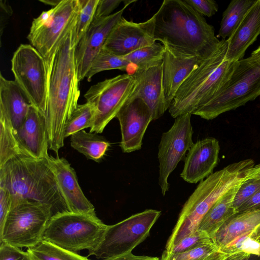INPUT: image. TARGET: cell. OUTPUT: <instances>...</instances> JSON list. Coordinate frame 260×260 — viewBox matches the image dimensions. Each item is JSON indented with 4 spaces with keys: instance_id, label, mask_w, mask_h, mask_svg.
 I'll use <instances>...</instances> for the list:
<instances>
[{
    "instance_id": "4dcf8cb0",
    "label": "cell",
    "mask_w": 260,
    "mask_h": 260,
    "mask_svg": "<svg viewBox=\"0 0 260 260\" xmlns=\"http://www.w3.org/2000/svg\"><path fill=\"white\" fill-rule=\"evenodd\" d=\"M23 154L8 118L0 114V168L13 157Z\"/></svg>"
},
{
    "instance_id": "277c9868",
    "label": "cell",
    "mask_w": 260,
    "mask_h": 260,
    "mask_svg": "<svg viewBox=\"0 0 260 260\" xmlns=\"http://www.w3.org/2000/svg\"><path fill=\"white\" fill-rule=\"evenodd\" d=\"M254 166L252 159L241 160L213 173L200 181L184 204L165 250H169L183 238L195 233L211 207L228 191L241 184L247 171Z\"/></svg>"
},
{
    "instance_id": "bcb514c9",
    "label": "cell",
    "mask_w": 260,
    "mask_h": 260,
    "mask_svg": "<svg viewBox=\"0 0 260 260\" xmlns=\"http://www.w3.org/2000/svg\"><path fill=\"white\" fill-rule=\"evenodd\" d=\"M256 179L260 180V164L249 169L246 175L245 179Z\"/></svg>"
},
{
    "instance_id": "60d3db41",
    "label": "cell",
    "mask_w": 260,
    "mask_h": 260,
    "mask_svg": "<svg viewBox=\"0 0 260 260\" xmlns=\"http://www.w3.org/2000/svg\"><path fill=\"white\" fill-rule=\"evenodd\" d=\"M123 2L122 0H99L94 18L106 17Z\"/></svg>"
},
{
    "instance_id": "f35d334b",
    "label": "cell",
    "mask_w": 260,
    "mask_h": 260,
    "mask_svg": "<svg viewBox=\"0 0 260 260\" xmlns=\"http://www.w3.org/2000/svg\"><path fill=\"white\" fill-rule=\"evenodd\" d=\"M194 10L202 15L210 17L218 11V6L213 0H185Z\"/></svg>"
},
{
    "instance_id": "7c38bea8",
    "label": "cell",
    "mask_w": 260,
    "mask_h": 260,
    "mask_svg": "<svg viewBox=\"0 0 260 260\" xmlns=\"http://www.w3.org/2000/svg\"><path fill=\"white\" fill-rule=\"evenodd\" d=\"M11 71L31 105L45 116L47 70L44 57L32 45L21 44L13 54Z\"/></svg>"
},
{
    "instance_id": "7a4b0ae2",
    "label": "cell",
    "mask_w": 260,
    "mask_h": 260,
    "mask_svg": "<svg viewBox=\"0 0 260 260\" xmlns=\"http://www.w3.org/2000/svg\"><path fill=\"white\" fill-rule=\"evenodd\" d=\"M155 16V41L205 59L219 47L214 27L185 0H165Z\"/></svg>"
},
{
    "instance_id": "8992f818",
    "label": "cell",
    "mask_w": 260,
    "mask_h": 260,
    "mask_svg": "<svg viewBox=\"0 0 260 260\" xmlns=\"http://www.w3.org/2000/svg\"><path fill=\"white\" fill-rule=\"evenodd\" d=\"M260 95V46L247 58L238 61L226 84L211 100L192 114L206 120L234 110Z\"/></svg>"
},
{
    "instance_id": "ffe728a7",
    "label": "cell",
    "mask_w": 260,
    "mask_h": 260,
    "mask_svg": "<svg viewBox=\"0 0 260 260\" xmlns=\"http://www.w3.org/2000/svg\"><path fill=\"white\" fill-rule=\"evenodd\" d=\"M16 136L24 155L36 158L48 157L49 140L45 116L31 106Z\"/></svg>"
},
{
    "instance_id": "e575fe53",
    "label": "cell",
    "mask_w": 260,
    "mask_h": 260,
    "mask_svg": "<svg viewBox=\"0 0 260 260\" xmlns=\"http://www.w3.org/2000/svg\"><path fill=\"white\" fill-rule=\"evenodd\" d=\"M99 0H79V8L74 28L75 47L92 23Z\"/></svg>"
},
{
    "instance_id": "6da1fadb",
    "label": "cell",
    "mask_w": 260,
    "mask_h": 260,
    "mask_svg": "<svg viewBox=\"0 0 260 260\" xmlns=\"http://www.w3.org/2000/svg\"><path fill=\"white\" fill-rule=\"evenodd\" d=\"M75 23L50 57L45 59L47 70L45 117L49 149L57 154L64 145L66 123L77 107L80 94L75 60Z\"/></svg>"
},
{
    "instance_id": "4fadbf2b",
    "label": "cell",
    "mask_w": 260,
    "mask_h": 260,
    "mask_svg": "<svg viewBox=\"0 0 260 260\" xmlns=\"http://www.w3.org/2000/svg\"><path fill=\"white\" fill-rule=\"evenodd\" d=\"M190 113L175 118L171 127L163 133L158 146V183L165 196L169 189L168 178L193 144Z\"/></svg>"
},
{
    "instance_id": "836d02e7",
    "label": "cell",
    "mask_w": 260,
    "mask_h": 260,
    "mask_svg": "<svg viewBox=\"0 0 260 260\" xmlns=\"http://www.w3.org/2000/svg\"><path fill=\"white\" fill-rule=\"evenodd\" d=\"M94 115V110L89 104H78L66 123L64 138L85 128H90L93 124Z\"/></svg>"
},
{
    "instance_id": "d4e9b609",
    "label": "cell",
    "mask_w": 260,
    "mask_h": 260,
    "mask_svg": "<svg viewBox=\"0 0 260 260\" xmlns=\"http://www.w3.org/2000/svg\"><path fill=\"white\" fill-rule=\"evenodd\" d=\"M240 185L232 188L216 201L203 218L197 230L206 233L212 240L219 228L237 213L234 200Z\"/></svg>"
},
{
    "instance_id": "ac0fdd59",
    "label": "cell",
    "mask_w": 260,
    "mask_h": 260,
    "mask_svg": "<svg viewBox=\"0 0 260 260\" xmlns=\"http://www.w3.org/2000/svg\"><path fill=\"white\" fill-rule=\"evenodd\" d=\"M48 158L70 212L97 217L94 207L84 195L70 164L63 157Z\"/></svg>"
},
{
    "instance_id": "9c48e42d",
    "label": "cell",
    "mask_w": 260,
    "mask_h": 260,
    "mask_svg": "<svg viewBox=\"0 0 260 260\" xmlns=\"http://www.w3.org/2000/svg\"><path fill=\"white\" fill-rule=\"evenodd\" d=\"M160 214V211L147 209L108 225L100 244L88 256L103 259L132 252L149 236Z\"/></svg>"
},
{
    "instance_id": "5b68a950",
    "label": "cell",
    "mask_w": 260,
    "mask_h": 260,
    "mask_svg": "<svg viewBox=\"0 0 260 260\" xmlns=\"http://www.w3.org/2000/svg\"><path fill=\"white\" fill-rule=\"evenodd\" d=\"M227 39H222L218 48L194 70L177 91L169 108L173 118L192 114L215 97L226 84L237 61L224 60Z\"/></svg>"
},
{
    "instance_id": "3957f363",
    "label": "cell",
    "mask_w": 260,
    "mask_h": 260,
    "mask_svg": "<svg viewBox=\"0 0 260 260\" xmlns=\"http://www.w3.org/2000/svg\"><path fill=\"white\" fill-rule=\"evenodd\" d=\"M0 185L12 201L27 200L49 207L53 216L70 212L49 159L17 155L0 168Z\"/></svg>"
},
{
    "instance_id": "cb8c5ba5",
    "label": "cell",
    "mask_w": 260,
    "mask_h": 260,
    "mask_svg": "<svg viewBox=\"0 0 260 260\" xmlns=\"http://www.w3.org/2000/svg\"><path fill=\"white\" fill-rule=\"evenodd\" d=\"M260 226V208L239 212L217 231L212 242L222 249L237 237Z\"/></svg>"
},
{
    "instance_id": "e0dca14e",
    "label": "cell",
    "mask_w": 260,
    "mask_h": 260,
    "mask_svg": "<svg viewBox=\"0 0 260 260\" xmlns=\"http://www.w3.org/2000/svg\"><path fill=\"white\" fill-rule=\"evenodd\" d=\"M163 45L165 52L162 59V85L165 102L169 109L181 85L205 59Z\"/></svg>"
},
{
    "instance_id": "d6a6232c",
    "label": "cell",
    "mask_w": 260,
    "mask_h": 260,
    "mask_svg": "<svg viewBox=\"0 0 260 260\" xmlns=\"http://www.w3.org/2000/svg\"><path fill=\"white\" fill-rule=\"evenodd\" d=\"M220 250L230 255L239 252L260 255V226L237 237Z\"/></svg>"
},
{
    "instance_id": "ab89813d",
    "label": "cell",
    "mask_w": 260,
    "mask_h": 260,
    "mask_svg": "<svg viewBox=\"0 0 260 260\" xmlns=\"http://www.w3.org/2000/svg\"><path fill=\"white\" fill-rule=\"evenodd\" d=\"M12 197L9 190L0 185V229L2 228L11 210Z\"/></svg>"
},
{
    "instance_id": "8d00e7d4",
    "label": "cell",
    "mask_w": 260,
    "mask_h": 260,
    "mask_svg": "<svg viewBox=\"0 0 260 260\" xmlns=\"http://www.w3.org/2000/svg\"><path fill=\"white\" fill-rule=\"evenodd\" d=\"M211 241L206 233L197 230L193 234L183 238L169 250L164 251L170 253L182 252Z\"/></svg>"
},
{
    "instance_id": "7dc6e473",
    "label": "cell",
    "mask_w": 260,
    "mask_h": 260,
    "mask_svg": "<svg viewBox=\"0 0 260 260\" xmlns=\"http://www.w3.org/2000/svg\"><path fill=\"white\" fill-rule=\"evenodd\" d=\"M61 1L62 0H39L40 2L46 5H49L53 6V7L57 6L61 2Z\"/></svg>"
},
{
    "instance_id": "83f0119b",
    "label": "cell",
    "mask_w": 260,
    "mask_h": 260,
    "mask_svg": "<svg viewBox=\"0 0 260 260\" xmlns=\"http://www.w3.org/2000/svg\"><path fill=\"white\" fill-rule=\"evenodd\" d=\"M111 70H120L129 75H134L136 72L134 67L122 56H117L103 47L93 60L85 77L90 82L95 74Z\"/></svg>"
},
{
    "instance_id": "7402d4cb",
    "label": "cell",
    "mask_w": 260,
    "mask_h": 260,
    "mask_svg": "<svg viewBox=\"0 0 260 260\" xmlns=\"http://www.w3.org/2000/svg\"><path fill=\"white\" fill-rule=\"evenodd\" d=\"M260 35V0L248 11L233 34L227 39L224 60L237 61L244 56L247 49Z\"/></svg>"
},
{
    "instance_id": "d6986e66",
    "label": "cell",
    "mask_w": 260,
    "mask_h": 260,
    "mask_svg": "<svg viewBox=\"0 0 260 260\" xmlns=\"http://www.w3.org/2000/svg\"><path fill=\"white\" fill-rule=\"evenodd\" d=\"M220 146L214 138H206L193 143L185 158L180 174L186 182L196 183L213 173L219 160Z\"/></svg>"
},
{
    "instance_id": "484cf974",
    "label": "cell",
    "mask_w": 260,
    "mask_h": 260,
    "mask_svg": "<svg viewBox=\"0 0 260 260\" xmlns=\"http://www.w3.org/2000/svg\"><path fill=\"white\" fill-rule=\"evenodd\" d=\"M71 137V146L87 158L98 161L105 154L110 143L98 134L80 131Z\"/></svg>"
},
{
    "instance_id": "74e56055",
    "label": "cell",
    "mask_w": 260,
    "mask_h": 260,
    "mask_svg": "<svg viewBox=\"0 0 260 260\" xmlns=\"http://www.w3.org/2000/svg\"><path fill=\"white\" fill-rule=\"evenodd\" d=\"M0 260H31L29 254L20 248L5 242L0 243Z\"/></svg>"
},
{
    "instance_id": "9a60e30c",
    "label": "cell",
    "mask_w": 260,
    "mask_h": 260,
    "mask_svg": "<svg viewBox=\"0 0 260 260\" xmlns=\"http://www.w3.org/2000/svg\"><path fill=\"white\" fill-rule=\"evenodd\" d=\"M154 28V15L139 23L127 20L122 16L111 31L103 48L119 56L126 55L156 42Z\"/></svg>"
},
{
    "instance_id": "b9f144b4",
    "label": "cell",
    "mask_w": 260,
    "mask_h": 260,
    "mask_svg": "<svg viewBox=\"0 0 260 260\" xmlns=\"http://www.w3.org/2000/svg\"><path fill=\"white\" fill-rule=\"evenodd\" d=\"M13 14L11 6L6 1H0V37L1 46V38L5 28L8 24V21Z\"/></svg>"
},
{
    "instance_id": "5bb4252c",
    "label": "cell",
    "mask_w": 260,
    "mask_h": 260,
    "mask_svg": "<svg viewBox=\"0 0 260 260\" xmlns=\"http://www.w3.org/2000/svg\"><path fill=\"white\" fill-rule=\"evenodd\" d=\"M135 2L124 1V5L119 11L106 17L93 19L75 47V65L79 81L85 78L93 60L103 48L107 37L122 17L125 9Z\"/></svg>"
},
{
    "instance_id": "44dd1931",
    "label": "cell",
    "mask_w": 260,
    "mask_h": 260,
    "mask_svg": "<svg viewBox=\"0 0 260 260\" xmlns=\"http://www.w3.org/2000/svg\"><path fill=\"white\" fill-rule=\"evenodd\" d=\"M162 62L133 75L135 85L129 100L142 99L150 108L153 120L161 117L168 109L162 90Z\"/></svg>"
},
{
    "instance_id": "f6af8a7d",
    "label": "cell",
    "mask_w": 260,
    "mask_h": 260,
    "mask_svg": "<svg viewBox=\"0 0 260 260\" xmlns=\"http://www.w3.org/2000/svg\"><path fill=\"white\" fill-rule=\"evenodd\" d=\"M224 260H260V255L239 252L229 255Z\"/></svg>"
},
{
    "instance_id": "4316f807",
    "label": "cell",
    "mask_w": 260,
    "mask_h": 260,
    "mask_svg": "<svg viewBox=\"0 0 260 260\" xmlns=\"http://www.w3.org/2000/svg\"><path fill=\"white\" fill-rule=\"evenodd\" d=\"M256 0H233L222 14L218 36L229 39Z\"/></svg>"
},
{
    "instance_id": "ba28073f",
    "label": "cell",
    "mask_w": 260,
    "mask_h": 260,
    "mask_svg": "<svg viewBox=\"0 0 260 260\" xmlns=\"http://www.w3.org/2000/svg\"><path fill=\"white\" fill-rule=\"evenodd\" d=\"M53 216L51 209L27 200L12 201L11 210L2 228L0 243L27 248L43 240L46 228Z\"/></svg>"
},
{
    "instance_id": "f1b7e54d",
    "label": "cell",
    "mask_w": 260,
    "mask_h": 260,
    "mask_svg": "<svg viewBox=\"0 0 260 260\" xmlns=\"http://www.w3.org/2000/svg\"><path fill=\"white\" fill-rule=\"evenodd\" d=\"M164 52V45L155 42L122 57L131 63L137 72L162 63Z\"/></svg>"
},
{
    "instance_id": "8fae6325",
    "label": "cell",
    "mask_w": 260,
    "mask_h": 260,
    "mask_svg": "<svg viewBox=\"0 0 260 260\" xmlns=\"http://www.w3.org/2000/svg\"><path fill=\"white\" fill-rule=\"evenodd\" d=\"M135 85L133 75L123 74L92 85L84 95L94 110L90 132L102 133L129 99Z\"/></svg>"
},
{
    "instance_id": "30bf717a",
    "label": "cell",
    "mask_w": 260,
    "mask_h": 260,
    "mask_svg": "<svg viewBox=\"0 0 260 260\" xmlns=\"http://www.w3.org/2000/svg\"><path fill=\"white\" fill-rule=\"evenodd\" d=\"M79 8V0H62L33 19L27 38L45 59L76 22Z\"/></svg>"
},
{
    "instance_id": "603a6c76",
    "label": "cell",
    "mask_w": 260,
    "mask_h": 260,
    "mask_svg": "<svg viewBox=\"0 0 260 260\" xmlns=\"http://www.w3.org/2000/svg\"><path fill=\"white\" fill-rule=\"evenodd\" d=\"M31 104L24 91L14 80L0 74V114L8 118L16 131L22 125Z\"/></svg>"
},
{
    "instance_id": "ee69618b",
    "label": "cell",
    "mask_w": 260,
    "mask_h": 260,
    "mask_svg": "<svg viewBox=\"0 0 260 260\" xmlns=\"http://www.w3.org/2000/svg\"><path fill=\"white\" fill-rule=\"evenodd\" d=\"M101 260H160L157 257L136 255L132 252L117 256L103 258Z\"/></svg>"
},
{
    "instance_id": "f546056e",
    "label": "cell",
    "mask_w": 260,
    "mask_h": 260,
    "mask_svg": "<svg viewBox=\"0 0 260 260\" xmlns=\"http://www.w3.org/2000/svg\"><path fill=\"white\" fill-rule=\"evenodd\" d=\"M229 255L211 241L182 252L170 253L164 251L160 260H224Z\"/></svg>"
},
{
    "instance_id": "2e32d148",
    "label": "cell",
    "mask_w": 260,
    "mask_h": 260,
    "mask_svg": "<svg viewBox=\"0 0 260 260\" xmlns=\"http://www.w3.org/2000/svg\"><path fill=\"white\" fill-rule=\"evenodd\" d=\"M116 118L120 126V147L124 153L141 149L142 140L150 122L153 120L150 108L141 99L128 101L121 107Z\"/></svg>"
},
{
    "instance_id": "7bdbcfd3",
    "label": "cell",
    "mask_w": 260,
    "mask_h": 260,
    "mask_svg": "<svg viewBox=\"0 0 260 260\" xmlns=\"http://www.w3.org/2000/svg\"><path fill=\"white\" fill-rule=\"evenodd\" d=\"M260 208V189L237 210V213Z\"/></svg>"
},
{
    "instance_id": "d590c367",
    "label": "cell",
    "mask_w": 260,
    "mask_h": 260,
    "mask_svg": "<svg viewBox=\"0 0 260 260\" xmlns=\"http://www.w3.org/2000/svg\"><path fill=\"white\" fill-rule=\"evenodd\" d=\"M260 189V180L245 179L240 184L235 196L234 207L238 209Z\"/></svg>"
},
{
    "instance_id": "1f68e13d",
    "label": "cell",
    "mask_w": 260,
    "mask_h": 260,
    "mask_svg": "<svg viewBox=\"0 0 260 260\" xmlns=\"http://www.w3.org/2000/svg\"><path fill=\"white\" fill-rule=\"evenodd\" d=\"M31 260H90L81 256L42 240L37 246L27 248Z\"/></svg>"
},
{
    "instance_id": "52a82bcc",
    "label": "cell",
    "mask_w": 260,
    "mask_h": 260,
    "mask_svg": "<svg viewBox=\"0 0 260 260\" xmlns=\"http://www.w3.org/2000/svg\"><path fill=\"white\" fill-rule=\"evenodd\" d=\"M107 226L98 217L61 213L50 218L42 240L74 253L82 250L90 252L100 244Z\"/></svg>"
}]
</instances>
